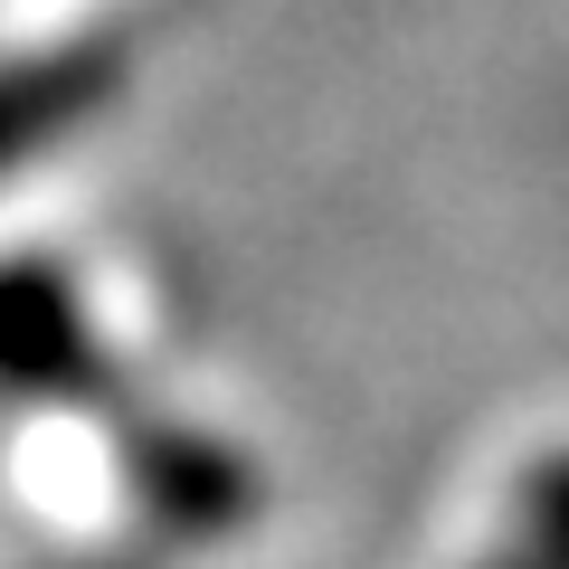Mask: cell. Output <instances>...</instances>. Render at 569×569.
Masks as SVG:
<instances>
[{
	"mask_svg": "<svg viewBox=\"0 0 569 569\" xmlns=\"http://www.w3.org/2000/svg\"><path fill=\"white\" fill-rule=\"evenodd\" d=\"M0 370L29 389H86V342L48 284H0Z\"/></svg>",
	"mask_w": 569,
	"mask_h": 569,
	"instance_id": "obj_1",
	"label": "cell"
},
{
	"mask_svg": "<svg viewBox=\"0 0 569 569\" xmlns=\"http://www.w3.org/2000/svg\"><path fill=\"white\" fill-rule=\"evenodd\" d=\"M485 569H569V456H550V466L522 485L512 541L493 550Z\"/></svg>",
	"mask_w": 569,
	"mask_h": 569,
	"instance_id": "obj_2",
	"label": "cell"
},
{
	"mask_svg": "<svg viewBox=\"0 0 569 569\" xmlns=\"http://www.w3.org/2000/svg\"><path fill=\"white\" fill-rule=\"evenodd\" d=\"M86 104V86H67V77H29V86H0V162L20 152L29 133H48V123H67Z\"/></svg>",
	"mask_w": 569,
	"mask_h": 569,
	"instance_id": "obj_3",
	"label": "cell"
}]
</instances>
